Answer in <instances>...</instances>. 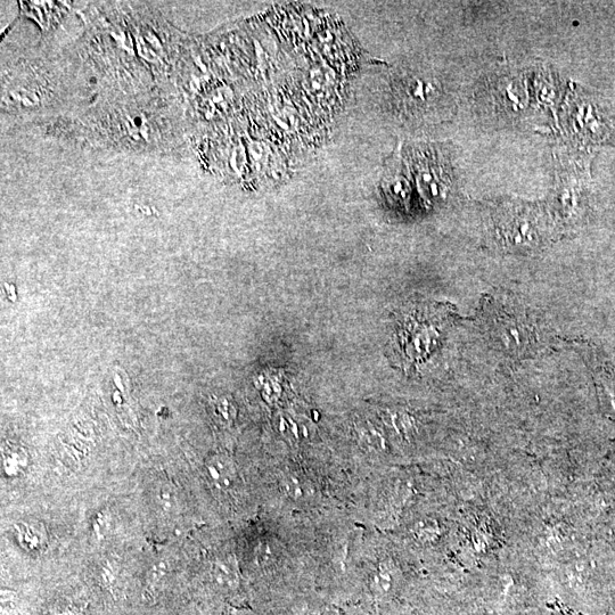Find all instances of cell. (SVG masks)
Segmentation results:
<instances>
[{
	"mask_svg": "<svg viewBox=\"0 0 615 615\" xmlns=\"http://www.w3.org/2000/svg\"><path fill=\"white\" fill-rule=\"evenodd\" d=\"M492 224L499 245L512 251L536 249L547 235L537 210L521 205L499 209Z\"/></svg>",
	"mask_w": 615,
	"mask_h": 615,
	"instance_id": "6da1fadb",
	"label": "cell"
},
{
	"mask_svg": "<svg viewBox=\"0 0 615 615\" xmlns=\"http://www.w3.org/2000/svg\"><path fill=\"white\" fill-rule=\"evenodd\" d=\"M488 333L498 349L507 354L520 356L526 354L537 341L535 327L523 314L506 309L490 310Z\"/></svg>",
	"mask_w": 615,
	"mask_h": 615,
	"instance_id": "7a4b0ae2",
	"label": "cell"
},
{
	"mask_svg": "<svg viewBox=\"0 0 615 615\" xmlns=\"http://www.w3.org/2000/svg\"><path fill=\"white\" fill-rule=\"evenodd\" d=\"M205 474L217 491H232L237 483V471L227 456L216 455L205 464Z\"/></svg>",
	"mask_w": 615,
	"mask_h": 615,
	"instance_id": "3957f363",
	"label": "cell"
},
{
	"mask_svg": "<svg viewBox=\"0 0 615 615\" xmlns=\"http://www.w3.org/2000/svg\"><path fill=\"white\" fill-rule=\"evenodd\" d=\"M211 578L221 590H234L239 586V573H237L235 565L227 561L216 562L212 565Z\"/></svg>",
	"mask_w": 615,
	"mask_h": 615,
	"instance_id": "277c9868",
	"label": "cell"
},
{
	"mask_svg": "<svg viewBox=\"0 0 615 615\" xmlns=\"http://www.w3.org/2000/svg\"><path fill=\"white\" fill-rule=\"evenodd\" d=\"M158 506L164 513H177L179 510V497L177 490L171 485H161L157 490Z\"/></svg>",
	"mask_w": 615,
	"mask_h": 615,
	"instance_id": "5b68a950",
	"label": "cell"
},
{
	"mask_svg": "<svg viewBox=\"0 0 615 615\" xmlns=\"http://www.w3.org/2000/svg\"><path fill=\"white\" fill-rule=\"evenodd\" d=\"M19 536L24 547H28L35 551L36 548H40L43 545V537L34 527L23 526L20 528Z\"/></svg>",
	"mask_w": 615,
	"mask_h": 615,
	"instance_id": "8992f818",
	"label": "cell"
},
{
	"mask_svg": "<svg viewBox=\"0 0 615 615\" xmlns=\"http://www.w3.org/2000/svg\"><path fill=\"white\" fill-rule=\"evenodd\" d=\"M360 439H362V445L368 450H381L384 446V441L371 426V428H363L360 431Z\"/></svg>",
	"mask_w": 615,
	"mask_h": 615,
	"instance_id": "52a82bcc",
	"label": "cell"
},
{
	"mask_svg": "<svg viewBox=\"0 0 615 615\" xmlns=\"http://www.w3.org/2000/svg\"><path fill=\"white\" fill-rule=\"evenodd\" d=\"M26 7L27 15H29L31 19L38 22L41 28H46L47 16L45 15V8L47 7V3H32V5Z\"/></svg>",
	"mask_w": 615,
	"mask_h": 615,
	"instance_id": "ba28073f",
	"label": "cell"
},
{
	"mask_svg": "<svg viewBox=\"0 0 615 615\" xmlns=\"http://www.w3.org/2000/svg\"><path fill=\"white\" fill-rule=\"evenodd\" d=\"M282 488L287 497L298 499L303 495L299 480L287 477L282 481Z\"/></svg>",
	"mask_w": 615,
	"mask_h": 615,
	"instance_id": "9c48e42d",
	"label": "cell"
},
{
	"mask_svg": "<svg viewBox=\"0 0 615 615\" xmlns=\"http://www.w3.org/2000/svg\"><path fill=\"white\" fill-rule=\"evenodd\" d=\"M137 46H138L139 54H141V56L144 57L145 60H147V61H154L155 59H157V54H155L152 51V49L147 47V45H146V43H145V41L143 39L138 38Z\"/></svg>",
	"mask_w": 615,
	"mask_h": 615,
	"instance_id": "30bf717a",
	"label": "cell"
},
{
	"mask_svg": "<svg viewBox=\"0 0 615 615\" xmlns=\"http://www.w3.org/2000/svg\"><path fill=\"white\" fill-rule=\"evenodd\" d=\"M15 97L16 100H19L28 106L34 105L38 102L37 97L34 94L26 92V90H23L21 93H16Z\"/></svg>",
	"mask_w": 615,
	"mask_h": 615,
	"instance_id": "8fae6325",
	"label": "cell"
},
{
	"mask_svg": "<svg viewBox=\"0 0 615 615\" xmlns=\"http://www.w3.org/2000/svg\"><path fill=\"white\" fill-rule=\"evenodd\" d=\"M113 37H114V39H117V40H118V44H119L122 48L127 49V51H128V52H130V53H131V52H133V51H131V49H133V48H134V47H133V45H131L130 43H128V41H129V39H130V38H129V36H125V35H123V34H122L121 36H118V35H113Z\"/></svg>",
	"mask_w": 615,
	"mask_h": 615,
	"instance_id": "7c38bea8",
	"label": "cell"
}]
</instances>
